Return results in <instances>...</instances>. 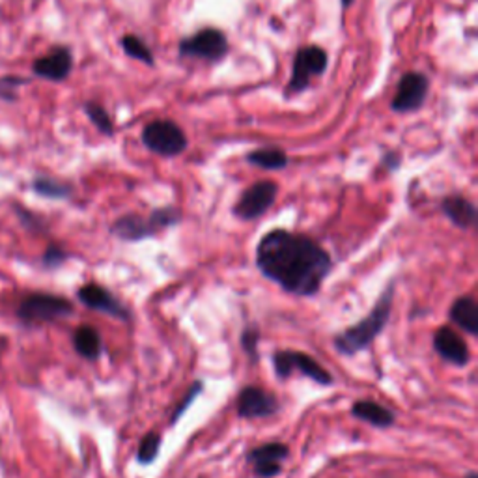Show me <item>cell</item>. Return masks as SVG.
<instances>
[{
	"instance_id": "6da1fadb",
	"label": "cell",
	"mask_w": 478,
	"mask_h": 478,
	"mask_svg": "<svg viewBox=\"0 0 478 478\" xmlns=\"http://www.w3.org/2000/svg\"><path fill=\"white\" fill-rule=\"evenodd\" d=\"M256 265L282 290L310 297L320 292L333 262L324 247L305 234L275 228L256 247Z\"/></svg>"
},
{
	"instance_id": "7a4b0ae2",
	"label": "cell",
	"mask_w": 478,
	"mask_h": 478,
	"mask_svg": "<svg viewBox=\"0 0 478 478\" xmlns=\"http://www.w3.org/2000/svg\"><path fill=\"white\" fill-rule=\"evenodd\" d=\"M393 299H395V282H391V285L385 288V292L378 299L374 309L368 312V316H364L356 325H351L334 336L333 346L336 348V351H339L341 356L351 357L374 342L376 336L388 324V317H391L393 312Z\"/></svg>"
},
{
	"instance_id": "3957f363",
	"label": "cell",
	"mask_w": 478,
	"mask_h": 478,
	"mask_svg": "<svg viewBox=\"0 0 478 478\" xmlns=\"http://www.w3.org/2000/svg\"><path fill=\"white\" fill-rule=\"evenodd\" d=\"M180 223V211L176 208H159L152 211L150 217H140L135 214L123 215L111 226L113 236L123 241H140Z\"/></svg>"
},
{
	"instance_id": "277c9868",
	"label": "cell",
	"mask_w": 478,
	"mask_h": 478,
	"mask_svg": "<svg viewBox=\"0 0 478 478\" xmlns=\"http://www.w3.org/2000/svg\"><path fill=\"white\" fill-rule=\"evenodd\" d=\"M74 314V305L66 297L32 294L21 301L17 316L23 324H47Z\"/></svg>"
},
{
	"instance_id": "5b68a950",
	"label": "cell",
	"mask_w": 478,
	"mask_h": 478,
	"mask_svg": "<svg viewBox=\"0 0 478 478\" xmlns=\"http://www.w3.org/2000/svg\"><path fill=\"white\" fill-rule=\"evenodd\" d=\"M145 146L163 157H176L187 148V137L180 126L170 120L150 121L143 129Z\"/></svg>"
},
{
	"instance_id": "8992f818",
	"label": "cell",
	"mask_w": 478,
	"mask_h": 478,
	"mask_svg": "<svg viewBox=\"0 0 478 478\" xmlns=\"http://www.w3.org/2000/svg\"><path fill=\"white\" fill-rule=\"evenodd\" d=\"M273 364L280 380H288L294 372H299L301 376L310 378L312 381L320 385H333V376L316 359L307 356V353L294 349H280L273 356Z\"/></svg>"
},
{
	"instance_id": "52a82bcc",
	"label": "cell",
	"mask_w": 478,
	"mask_h": 478,
	"mask_svg": "<svg viewBox=\"0 0 478 478\" xmlns=\"http://www.w3.org/2000/svg\"><path fill=\"white\" fill-rule=\"evenodd\" d=\"M278 194V185L275 182L263 180L255 185H251L239 197V200L234 206V215L241 221H255L262 217L268 211Z\"/></svg>"
},
{
	"instance_id": "ba28073f",
	"label": "cell",
	"mask_w": 478,
	"mask_h": 478,
	"mask_svg": "<svg viewBox=\"0 0 478 478\" xmlns=\"http://www.w3.org/2000/svg\"><path fill=\"white\" fill-rule=\"evenodd\" d=\"M228 52L226 36L217 28H202L199 34L180 43L182 57H197L209 62L221 60Z\"/></svg>"
},
{
	"instance_id": "9c48e42d",
	"label": "cell",
	"mask_w": 478,
	"mask_h": 478,
	"mask_svg": "<svg viewBox=\"0 0 478 478\" xmlns=\"http://www.w3.org/2000/svg\"><path fill=\"white\" fill-rule=\"evenodd\" d=\"M327 67V52L320 47H303L297 51L294 69H292V81L290 90L303 92L309 86L312 75H320Z\"/></svg>"
},
{
	"instance_id": "30bf717a",
	"label": "cell",
	"mask_w": 478,
	"mask_h": 478,
	"mask_svg": "<svg viewBox=\"0 0 478 478\" xmlns=\"http://www.w3.org/2000/svg\"><path fill=\"white\" fill-rule=\"evenodd\" d=\"M428 88H430V81L427 79V75L417 74V72L405 74L398 82V90L391 105L393 111L411 113V111L420 109L424 99H427L428 96Z\"/></svg>"
},
{
	"instance_id": "8fae6325",
	"label": "cell",
	"mask_w": 478,
	"mask_h": 478,
	"mask_svg": "<svg viewBox=\"0 0 478 478\" xmlns=\"http://www.w3.org/2000/svg\"><path fill=\"white\" fill-rule=\"evenodd\" d=\"M236 410L241 419H263L275 415L280 410V402L275 395L251 385L239 391Z\"/></svg>"
},
{
	"instance_id": "7c38bea8",
	"label": "cell",
	"mask_w": 478,
	"mask_h": 478,
	"mask_svg": "<svg viewBox=\"0 0 478 478\" xmlns=\"http://www.w3.org/2000/svg\"><path fill=\"white\" fill-rule=\"evenodd\" d=\"M290 449L285 443H265L247 454V462L253 466V473L258 478H275L282 471V462L288 458Z\"/></svg>"
},
{
	"instance_id": "4fadbf2b",
	"label": "cell",
	"mask_w": 478,
	"mask_h": 478,
	"mask_svg": "<svg viewBox=\"0 0 478 478\" xmlns=\"http://www.w3.org/2000/svg\"><path fill=\"white\" fill-rule=\"evenodd\" d=\"M79 299L81 303L86 305L88 309L92 310H99V312H105L109 316H114L118 317V320H123V322H129L131 320V312L129 309L121 303L120 299H116L107 288H103L99 285H94V282H90V285H84L82 288H79Z\"/></svg>"
},
{
	"instance_id": "5bb4252c",
	"label": "cell",
	"mask_w": 478,
	"mask_h": 478,
	"mask_svg": "<svg viewBox=\"0 0 478 478\" xmlns=\"http://www.w3.org/2000/svg\"><path fill=\"white\" fill-rule=\"evenodd\" d=\"M72 69H74V55L67 47H55L32 64L34 75L55 82L67 79L69 74H72Z\"/></svg>"
},
{
	"instance_id": "9a60e30c",
	"label": "cell",
	"mask_w": 478,
	"mask_h": 478,
	"mask_svg": "<svg viewBox=\"0 0 478 478\" xmlns=\"http://www.w3.org/2000/svg\"><path fill=\"white\" fill-rule=\"evenodd\" d=\"M434 348L441 359L454 366H467L471 361V351L467 342L451 327H439L434 334Z\"/></svg>"
},
{
	"instance_id": "2e32d148",
	"label": "cell",
	"mask_w": 478,
	"mask_h": 478,
	"mask_svg": "<svg viewBox=\"0 0 478 478\" xmlns=\"http://www.w3.org/2000/svg\"><path fill=\"white\" fill-rule=\"evenodd\" d=\"M351 415L363 422L372 424V427H376V428H391L396 420L391 410H387V407L372 400H359L353 404Z\"/></svg>"
},
{
	"instance_id": "e0dca14e",
	"label": "cell",
	"mask_w": 478,
	"mask_h": 478,
	"mask_svg": "<svg viewBox=\"0 0 478 478\" xmlns=\"http://www.w3.org/2000/svg\"><path fill=\"white\" fill-rule=\"evenodd\" d=\"M441 209L458 228L469 230L476 224V206L466 197H447L441 202Z\"/></svg>"
},
{
	"instance_id": "ac0fdd59",
	"label": "cell",
	"mask_w": 478,
	"mask_h": 478,
	"mask_svg": "<svg viewBox=\"0 0 478 478\" xmlns=\"http://www.w3.org/2000/svg\"><path fill=\"white\" fill-rule=\"evenodd\" d=\"M449 316L459 329H464V333L471 336L478 334V305L473 297L456 299Z\"/></svg>"
},
{
	"instance_id": "d6986e66",
	"label": "cell",
	"mask_w": 478,
	"mask_h": 478,
	"mask_svg": "<svg viewBox=\"0 0 478 478\" xmlns=\"http://www.w3.org/2000/svg\"><path fill=\"white\" fill-rule=\"evenodd\" d=\"M74 348L81 357L88 361H96L103 353V342L99 333L90 325H81L74 333Z\"/></svg>"
},
{
	"instance_id": "ffe728a7",
	"label": "cell",
	"mask_w": 478,
	"mask_h": 478,
	"mask_svg": "<svg viewBox=\"0 0 478 478\" xmlns=\"http://www.w3.org/2000/svg\"><path fill=\"white\" fill-rule=\"evenodd\" d=\"M247 161L258 168L265 170H280L288 165V155L278 148H262L247 155Z\"/></svg>"
},
{
	"instance_id": "44dd1931",
	"label": "cell",
	"mask_w": 478,
	"mask_h": 478,
	"mask_svg": "<svg viewBox=\"0 0 478 478\" xmlns=\"http://www.w3.org/2000/svg\"><path fill=\"white\" fill-rule=\"evenodd\" d=\"M32 187L38 194H42V197L55 199V200L67 199L69 194H72V185H67V184L59 182V180H52V178H36L34 180Z\"/></svg>"
},
{
	"instance_id": "7402d4cb",
	"label": "cell",
	"mask_w": 478,
	"mask_h": 478,
	"mask_svg": "<svg viewBox=\"0 0 478 478\" xmlns=\"http://www.w3.org/2000/svg\"><path fill=\"white\" fill-rule=\"evenodd\" d=\"M159 451H161V435H159L157 432H148L138 445L137 462L143 464V466L153 464Z\"/></svg>"
},
{
	"instance_id": "603a6c76",
	"label": "cell",
	"mask_w": 478,
	"mask_h": 478,
	"mask_svg": "<svg viewBox=\"0 0 478 478\" xmlns=\"http://www.w3.org/2000/svg\"><path fill=\"white\" fill-rule=\"evenodd\" d=\"M121 47L123 51H126V55L135 59V60H140V62H145L148 66H153V55H152V51L148 49V45L137 38V36H126L121 40Z\"/></svg>"
},
{
	"instance_id": "cb8c5ba5",
	"label": "cell",
	"mask_w": 478,
	"mask_h": 478,
	"mask_svg": "<svg viewBox=\"0 0 478 478\" xmlns=\"http://www.w3.org/2000/svg\"><path fill=\"white\" fill-rule=\"evenodd\" d=\"M84 113H86V116L90 118V121L94 123V126L103 135H113V131H114L113 120H111L109 113L101 107V105H98V103H86L84 105Z\"/></svg>"
},
{
	"instance_id": "d4e9b609",
	"label": "cell",
	"mask_w": 478,
	"mask_h": 478,
	"mask_svg": "<svg viewBox=\"0 0 478 478\" xmlns=\"http://www.w3.org/2000/svg\"><path fill=\"white\" fill-rule=\"evenodd\" d=\"M202 391H204V383H202V381H194V383L191 385V388L187 391V395L182 398V402H180L178 405H176V410H174L172 419H170L172 427H174V424L178 422V419L189 410V405H191L194 400H197V396H199Z\"/></svg>"
},
{
	"instance_id": "484cf974",
	"label": "cell",
	"mask_w": 478,
	"mask_h": 478,
	"mask_svg": "<svg viewBox=\"0 0 478 478\" xmlns=\"http://www.w3.org/2000/svg\"><path fill=\"white\" fill-rule=\"evenodd\" d=\"M258 341H260V333L256 327H247L241 333V348L245 349L247 356H251V359H258Z\"/></svg>"
},
{
	"instance_id": "4316f807",
	"label": "cell",
	"mask_w": 478,
	"mask_h": 478,
	"mask_svg": "<svg viewBox=\"0 0 478 478\" xmlns=\"http://www.w3.org/2000/svg\"><path fill=\"white\" fill-rule=\"evenodd\" d=\"M25 82H27L25 79H21V77H12V75H8L4 79H0V96H3L4 99H13L17 86H21Z\"/></svg>"
},
{
	"instance_id": "83f0119b",
	"label": "cell",
	"mask_w": 478,
	"mask_h": 478,
	"mask_svg": "<svg viewBox=\"0 0 478 478\" xmlns=\"http://www.w3.org/2000/svg\"><path fill=\"white\" fill-rule=\"evenodd\" d=\"M43 260H45L47 265H59V263H62L66 260V253L60 251L59 247H51V249L45 253Z\"/></svg>"
},
{
	"instance_id": "f1b7e54d",
	"label": "cell",
	"mask_w": 478,
	"mask_h": 478,
	"mask_svg": "<svg viewBox=\"0 0 478 478\" xmlns=\"http://www.w3.org/2000/svg\"><path fill=\"white\" fill-rule=\"evenodd\" d=\"M385 163H387V167L398 168V165H400V155L398 153H388V155H385Z\"/></svg>"
},
{
	"instance_id": "f546056e",
	"label": "cell",
	"mask_w": 478,
	"mask_h": 478,
	"mask_svg": "<svg viewBox=\"0 0 478 478\" xmlns=\"http://www.w3.org/2000/svg\"><path fill=\"white\" fill-rule=\"evenodd\" d=\"M466 478H478V474H476V471H471Z\"/></svg>"
},
{
	"instance_id": "4dcf8cb0",
	"label": "cell",
	"mask_w": 478,
	"mask_h": 478,
	"mask_svg": "<svg viewBox=\"0 0 478 478\" xmlns=\"http://www.w3.org/2000/svg\"><path fill=\"white\" fill-rule=\"evenodd\" d=\"M351 3H353V0H342V6H344V8H348Z\"/></svg>"
}]
</instances>
